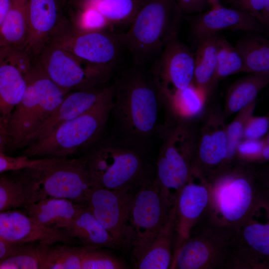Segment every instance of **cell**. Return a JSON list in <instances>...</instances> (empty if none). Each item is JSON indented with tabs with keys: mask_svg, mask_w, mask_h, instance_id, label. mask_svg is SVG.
I'll use <instances>...</instances> for the list:
<instances>
[{
	"mask_svg": "<svg viewBox=\"0 0 269 269\" xmlns=\"http://www.w3.org/2000/svg\"><path fill=\"white\" fill-rule=\"evenodd\" d=\"M256 100L238 112V114L226 129L229 164L236 162V152L240 142L244 139V132L248 120L253 116L256 105Z\"/></svg>",
	"mask_w": 269,
	"mask_h": 269,
	"instance_id": "cell-35",
	"label": "cell"
},
{
	"mask_svg": "<svg viewBox=\"0 0 269 269\" xmlns=\"http://www.w3.org/2000/svg\"><path fill=\"white\" fill-rule=\"evenodd\" d=\"M175 210H170L166 222L152 243L135 262L138 269H170L173 260L174 246Z\"/></svg>",
	"mask_w": 269,
	"mask_h": 269,
	"instance_id": "cell-25",
	"label": "cell"
},
{
	"mask_svg": "<svg viewBox=\"0 0 269 269\" xmlns=\"http://www.w3.org/2000/svg\"><path fill=\"white\" fill-rule=\"evenodd\" d=\"M218 34L197 39L194 55V71L192 83L206 98L211 94V86L217 68V39Z\"/></svg>",
	"mask_w": 269,
	"mask_h": 269,
	"instance_id": "cell-27",
	"label": "cell"
},
{
	"mask_svg": "<svg viewBox=\"0 0 269 269\" xmlns=\"http://www.w3.org/2000/svg\"><path fill=\"white\" fill-rule=\"evenodd\" d=\"M10 0H0V27L8 10Z\"/></svg>",
	"mask_w": 269,
	"mask_h": 269,
	"instance_id": "cell-45",
	"label": "cell"
},
{
	"mask_svg": "<svg viewBox=\"0 0 269 269\" xmlns=\"http://www.w3.org/2000/svg\"><path fill=\"white\" fill-rule=\"evenodd\" d=\"M182 15L174 0H141L129 30L123 33L125 47L135 65L145 66L177 37Z\"/></svg>",
	"mask_w": 269,
	"mask_h": 269,
	"instance_id": "cell-5",
	"label": "cell"
},
{
	"mask_svg": "<svg viewBox=\"0 0 269 269\" xmlns=\"http://www.w3.org/2000/svg\"><path fill=\"white\" fill-rule=\"evenodd\" d=\"M0 176V212L24 207L28 203L23 185L17 173Z\"/></svg>",
	"mask_w": 269,
	"mask_h": 269,
	"instance_id": "cell-34",
	"label": "cell"
},
{
	"mask_svg": "<svg viewBox=\"0 0 269 269\" xmlns=\"http://www.w3.org/2000/svg\"><path fill=\"white\" fill-rule=\"evenodd\" d=\"M259 34L248 32L234 46L242 58L243 72H269V41Z\"/></svg>",
	"mask_w": 269,
	"mask_h": 269,
	"instance_id": "cell-29",
	"label": "cell"
},
{
	"mask_svg": "<svg viewBox=\"0 0 269 269\" xmlns=\"http://www.w3.org/2000/svg\"><path fill=\"white\" fill-rule=\"evenodd\" d=\"M148 152L114 134H104L82 156L92 186L137 190L155 178Z\"/></svg>",
	"mask_w": 269,
	"mask_h": 269,
	"instance_id": "cell-3",
	"label": "cell"
},
{
	"mask_svg": "<svg viewBox=\"0 0 269 269\" xmlns=\"http://www.w3.org/2000/svg\"><path fill=\"white\" fill-rule=\"evenodd\" d=\"M206 183L210 192L207 217L235 233L255 212L269 207V180L255 163L237 160Z\"/></svg>",
	"mask_w": 269,
	"mask_h": 269,
	"instance_id": "cell-2",
	"label": "cell"
},
{
	"mask_svg": "<svg viewBox=\"0 0 269 269\" xmlns=\"http://www.w3.org/2000/svg\"><path fill=\"white\" fill-rule=\"evenodd\" d=\"M47 244L42 269H81L84 256L90 247L68 244Z\"/></svg>",
	"mask_w": 269,
	"mask_h": 269,
	"instance_id": "cell-31",
	"label": "cell"
},
{
	"mask_svg": "<svg viewBox=\"0 0 269 269\" xmlns=\"http://www.w3.org/2000/svg\"><path fill=\"white\" fill-rule=\"evenodd\" d=\"M235 233L206 216L192 227L170 269H230V247Z\"/></svg>",
	"mask_w": 269,
	"mask_h": 269,
	"instance_id": "cell-9",
	"label": "cell"
},
{
	"mask_svg": "<svg viewBox=\"0 0 269 269\" xmlns=\"http://www.w3.org/2000/svg\"><path fill=\"white\" fill-rule=\"evenodd\" d=\"M74 245L100 248H118L113 238L84 204L76 217L64 230Z\"/></svg>",
	"mask_w": 269,
	"mask_h": 269,
	"instance_id": "cell-24",
	"label": "cell"
},
{
	"mask_svg": "<svg viewBox=\"0 0 269 269\" xmlns=\"http://www.w3.org/2000/svg\"><path fill=\"white\" fill-rule=\"evenodd\" d=\"M263 208L235 233L230 247V269L269 268V219L265 222L258 219Z\"/></svg>",
	"mask_w": 269,
	"mask_h": 269,
	"instance_id": "cell-15",
	"label": "cell"
},
{
	"mask_svg": "<svg viewBox=\"0 0 269 269\" xmlns=\"http://www.w3.org/2000/svg\"><path fill=\"white\" fill-rule=\"evenodd\" d=\"M113 94L112 85L90 109L26 146L21 155L35 158H66L79 152L84 153L104 134Z\"/></svg>",
	"mask_w": 269,
	"mask_h": 269,
	"instance_id": "cell-4",
	"label": "cell"
},
{
	"mask_svg": "<svg viewBox=\"0 0 269 269\" xmlns=\"http://www.w3.org/2000/svg\"><path fill=\"white\" fill-rule=\"evenodd\" d=\"M171 208L164 202L154 179L136 191L129 215L126 244L135 262L152 243L166 222Z\"/></svg>",
	"mask_w": 269,
	"mask_h": 269,
	"instance_id": "cell-10",
	"label": "cell"
},
{
	"mask_svg": "<svg viewBox=\"0 0 269 269\" xmlns=\"http://www.w3.org/2000/svg\"><path fill=\"white\" fill-rule=\"evenodd\" d=\"M182 11L187 14H199L210 8L207 0H174Z\"/></svg>",
	"mask_w": 269,
	"mask_h": 269,
	"instance_id": "cell-42",
	"label": "cell"
},
{
	"mask_svg": "<svg viewBox=\"0 0 269 269\" xmlns=\"http://www.w3.org/2000/svg\"><path fill=\"white\" fill-rule=\"evenodd\" d=\"M269 129L268 116H252L247 121L244 132V139H261L265 137Z\"/></svg>",
	"mask_w": 269,
	"mask_h": 269,
	"instance_id": "cell-40",
	"label": "cell"
},
{
	"mask_svg": "<svg viewBox=\"0 0 269 269\" xmlns=\"http://www.w3.org/2000/svg\"><path fill=\"white\" fill-rule=\"evenodd\" d=\"M9 141L7 127L0 123V153H5L9 148Z\"/></svg>",
	"mask_w": 269,
	"mask_h": 269,
	"instance_id": "cell-44",
	"label": "cell"
},
{
	"mask_svg": "<svg viewBox=\"0 0 269 269\" xmlns=\"http://www.w3.org/2000/svg\"><path fill=\"white\" fill-rule=\"evenodd\" d=\"M269 83V72L252 73L240 78L229 88L224 116L237 113L256 100L259 92Z\"/></svg>",
	"mask_w": 269,
	"mask_h": 269,
	"instance_id": "cell-26",
	"label": "cell"
},
{
	"mask_svg": "<svg viewBox=\"0 0 269 269\" xmlns=\"http://www.w3.org/2000/svg\"><path fill=\"white\" fill-rule=\"evenodd\" d=\"M265 1L266 0H234L232 2L236 9L256 18L259 21L260 12Z\"/></svg>",
	"mask_w": 269,
	"mask_h": 269,
	"instance_id": "cell-41",
	"label": "cell"
},
{
	"mask_svg": "<svg viewBox=\"0 0 269 269\" xmlns=\"http://www.w3.org/2000/svg\"><path fill=\"white\" fill-rule=\"evenodd\" d=\"M34 58L46 75L67 93L98 87L110 78L52 43L47 45Z\"/></svg>",
	"mask_w": 269,
	"mask_h": 269,
	"instance_id": "cell-12",
	"label": "cell"
},
{
	"mask_svg": "<svg viewBox=\"0 0 269 269\" xmlns=\"http://www.w3.org/2000/svg\"><path fill=\"white\" fill-rule=\"evenodd\" d=\"M84 205L66 199L49 198L29 204L23 208L26 214L40 224L65 230Z\"/></svg>",
	"mask_w": 269,
	"mask_h": 269,
	"instance_id": "cell-23",
	"label": "cell"
},
{
	"mask_svg": "<svg viewBox=\"0 0 269 269\" xmlns=\"http://www.w3.org/2000/svg\"><path fill=\"white\" fill-rule=\"evenodd\" d=\"M0 238L16 245L33 243L74 245L64 230L45 226L24 212L14 209L0 212Z\"/></svg>",
	"mask_w": 269,
	"mask_h": 269,
	"instance_id": "cell-18",
	"label": "cell"
},
{
	"mask_svg": "<svg viewBox=\"0 0 269 269\" xmlns=\"http://www.w3.org/2000/svg\"><path fill=\"white\" fill-rule=\"evenodd\" d=\"M18 245L9 243L0 238V261L11 255Z\"/></svg>",
	"mask_w": 269,
	"mask_h": 269,
	"instance_id": "cell-43",
	"label": "cell"
},
{
	"mask_svg": "<svg viewBox=\"0 0 269 269\" xmlns=\"http://www.w3.org/2000/svg\"><path fill=\"white\" fill-rule=\"evenodd\" d=\"M127 268L118 257L103 248L90 247L85 253L81 269H123Z\"/></svg>",
	"mask_w": 269,
	"mask_h": 269,
	"instance_id": "cell-37",
	"label": "cell"
},
{
	"mask_svg": "<svg viewBox=\"0 0 269 269\" xmlns=\"http://www.w3.org/2000/svg\"><path fill=\"white\" fill-rule=\"evenodd\" d=\"M191 31L197 39L218 34L226 29L261 33L264 26L256 18L236 8L223 5L211 8L190 18Z\"/></svg>",
	"mask_w": 269,
	"mask_h": 269,
	"instance_id": "cell-21",
	"label": "cell"
},
{
	"mask_svg": "<svg viewBox=\"0 0 269 269\" xmlns=\"http://www.w3.org/2000/svg\"><path fill=\"white\" fill-rule=\"evenodd\" d=\"M228 0V1H231V2H232V1H233L234 0Z\"/></svg>",
	"mask_w": 269,
	"mask_h": 269,
	"instance_id": "cell-49",
	"label": "cell"
},
{
	"mask_svg": "<svg viewBox=\"0 0 269 269\" xmlns=\"http://www.w3.org/2000/svg\"><path fill=\"white\" fill-rule=\"evenodd\" d=\"M141 0H81L79 5L96 8L114 27L130 25Z\"/></svg>",
	"mask_w": 269,
	"mask_h": 269,
	"instance_id": "cell-30",
	"label": "cell"
},
{
	"mask_svg": "<svg viewBox=\"0 0 269 269\" xmlns=\"http://www.w3.org/2000/svg\"><path fill=\"white\" fill-rule=\"evenodd\" d=\"M269 138L268 134L266 137L265 143L262 150V157L264 162L269 160Z\"/></svg>",
	"mask_w": 269,
	"mask_h": 269,
	"instance_id": "cell-46",
	"label": "cell"
},
{
	"mask_svg": "<svg viewBox=\"0 0 269 269\" xmlns=\"http://www.w3.org/2000/svg\"><path fill=\"white\" fill-rule=\"evenodd\" d=\"M108 88L98 87L66 94L48 119L27 138L23 148L46 137L64 123L88 111L103 97Z\"/></svg>",
	"mask_w": 269,
	"mask_h": 269,
	"instance_id": "cell-22",
	"label": "cell"
},
{
	"mask_svg": "<svg viewBox=\"0 0 269 269\" xmlns=\"http://www.w3.org/2000/svg\"><path fill=\"white\" fill-rule=\"evenodd\" d=\"M70 24L81 32L113 31L114 26L95 8L80 5V8Z\"/></svg>",
	"mask_w": 269,
	"mask_h": 269,
	"instance_id": "cell-36",
	"label": "cell"
},
{
	"mask_svg": "<svg viewBox=\"0 0 269 269\" xmlns=\"http://www.w3.org/2000/svg\"><path fill=\"white\" fill-rule=\"evenodd\" d=\"M54 158H30L21 155L10 156L5 153H0V175L8 171H14L21 169L36 168L51 162Z\"/></svg>",
	"mask_w": 269,
	"mask_h": 269,
	"instance_id": "cell-38",
	"label": "cell"
},
{
	"mask_svg": "<svg viewBox=\"0 0 269 269\" xmlns=\"http://www.w3.org/2000/svg\"><path fill=\"white\" fill-rule=\"evenodd\" d=\"M4 48H0V59L1 57L2 54L3 53Z\"/></svg>",
	"mask_w": 269,
	"mask_h": 269,
	"instance_id": "cell-48",
	"label": "cell"
},
{
	"mask_svg": "<svg viewBox=\"0 0 269 269\" xmlns=\"http://www.w3.org/2000/svg\"><path fill=\"white\" fill-rule=\"evenodd\" d=\"M223 115L210 114L206 117L191 160V173L207 182L230 167L227 160L226 127Z\"/></svg>",
	"mask_w": 269,
	"mask_h": 269,
	"instance_id": "cell-13",
	"label": "cell"
},
{
	"mask_svg": "<svg viewBox=\"0 0 269 269\" xmlns=\"http://www.w3.org/2000/svg\"><path fill=\"white\" fill-rule=\"evenodd\" d=\"M267 135L261 139H243L237 148V160L255 163L264 162L262 150Z\"/></svg>",
	"mask_w": 269,
	"mask_h": 269,
	"instance_id": "cell-39",
	"label": "cell"
},
{
	"mask_svg": "<svg viewBox=\"0 0 269 269\" xmlns=\"http://www.w3.org/2000/svg\"><path fill=\"white\" fill-rule=\"evenodd\" d=\"M150 71L162 93L172 94L192 83L194 55L175 38L164 46Z\"/></svg>",
	"mask_w": 269,
	"mask_h": 269,
	"instance_id": "cell-16",
	"label": "cell"
},
{
	"mask_svg": "<svg viewBox=\"0 0 269 269\" xmlns=\"http://www.w3.org/2000/svg\"><path fill=\"white\" fill-rule=\"evenodd\" d=\"M211 8H215L222 5L220 0H207Z\"/></svg>",
	"mask_w": 269,
	"mask_h": 269,
	"instance_id": "cell-47",
	"label": "cell"
},
{
	"mask_svg": "<svg viewBox=\"0 0 269 269\" xmlns=\"http://www.w3.org/2000/svg\"><path fill=\"white\" fill-rule=\"evenodd\" d=\"M242 58L235 48L223 36L217 39V68L211 86V92L222 79L233 74L243 72Z\"/></svg>",
	"mask_w": 269,
	"mask_h": 269,
	"instance_id": "cell-32",
	"label": "cell"
},
{
	"mask_svg": "<svg viewBox=\"0 0 269 269\" xmlns=\"http://www.w3.org/2000/svg\"><path fill=\"white\" fill-rule=\"evenodd\" d=\"M68 23L62 21L56 0H28L27 36L23 49L36 57Z\"/></svg>",
	"mask_w": 269,
	"mask_h": 269,
	"instance_id": "cell-20",
	"label": "cell"
},
{
	"mask_svg": "<svg viewBox=\"0 0 269 269\" xmlns=\"http://www.w3.org/2000/svg\"><path fill=\"white\" fill-rule=\"evenodd\" d=\"M198 179L199 182H195L191 176L181 190L173 205L175 210L173 257L188 236L192 227L207 215L210 203L209 189L206 182Z\"/></svg>",
	"mask_w": 269,
	"mask_h": 269,
	"instance_id": "cell-19",
	"label": "cell"
},
{
	"mask_svg": "<svg viewBox=\"0 0 269 269\" xmlns=\"http://www.w3.org/2000/svg\"><path fill=\"white\" fill-rule=\"evenodd\" d=\"M0 59V123L6 127L26 88L33 57L24 49L4 47Z\"/></svg>",
	"mask_w": 269,
	"mask_h": 269,
	"instance_id": "cell-17",
	"label": "cell"
},
{
	"mask_svg": "<svg viewBox=\"0 0 269 269\" xmlns=\"http://www.w3.org/2000/svg\"><path fill=\"white\" fill-rule=\"evenodd\" d=\"M16 171L23 185L28 204L49 198H63L85 204L92 187L82 156L54 158L40 167Z\"/></svg>",
	"mask_w": 269,
	"mask_h": 269,
	"instance_id": "cell-6",
	"label": "cell"
},
{
	"mask_svg": "<svg viewBox=\"0 0 269 269\" xmlns=\"http://www.w3.org/2000/svg\"><path fill=\"white\" fill-rule=\"evenodd\" d=\"M25 79L23 96L7 123L9 148L12 149L23 148L68 93L46 75L34 59Z\"/></svg>",
	"mask_w": 269,
	"mask_h": 269,
	"instance_id": "cell-7",
	"label": "cell"
},
{
	"mask_svg": "<svg viewBox=\"0 0 269 269\" xmlns=\"http://www.w3.org/2000/svg\"><path fill=\"white\" fill-rule=\"evenodd\" d=\"M50 43L62 48L108 77L125 48L123 33L113 31L81 32L69 22L53 38Z\"/></svg>",
	"mask_w": 269,
	"mask_h": 269,
	"instance_id": "cell-11",
	"label": "cell"
},
{
	"mask_svg": "<svg viewBox=\"0 0 269 269\" xmlns=\"http://www.w3.org/2000/svg\"><path fill=\"white\" fill-rule=\"evenodd\" d=\"M46 244L19 245L15 251L0 261V269H42Z\"/></svg>",
	"mask_w": 269,
	"mask_h": 269,
	"instance_id": "cell-33",
	"label": "cell"
},
{
	"mask_svg": "<svg viewBox=\"0 0 269 269\" xmlns=\"http://www.w3.org/2000/svg\"><path fill=\"white\" fill-rule=\"evenodd\" d=\"M137 190L92 186L85 204L113 238L118 248L126 247L130 213Z\"/></svg>",
	"mask_w": 269,
	"mask_h": 269,
	"instance_id": "cell-14",
	"label": "cell"
},
{
	"mask_svg": "<svg viewBox=\"0 0 269 269\" xmlns=\"http://www.w3.org/2000/svg\"><path fill=\"white\" fill-rule=\"evenodd\" d=\"M28 0H10L0 27V48L24 49L27 36Z\"/></svg>",
	"mask_w": 269,
	"mask_h": 269,
	"instance_id": "cell-28",
	"label": "cell"
},
{
	"mask_svg": "<svg viewBox=\"0 0 269 269\" xmlns=\"http://www.w3.org/2000/svg\"><path fill=\"white\" fill-rule=\"evenodd\" d=\"M113 86V134L148 152L159 126L160 88L150 71L135 64L123 72Z\"/></svg>",
	"mask_w": 269,
	"mask_h": 269,
	"instance_id": "cell-1",
	"label": "cell"
},
{
	"mask_svg": "<svg viewBox=\"0 0 269 269\" xmlns=\"http://www.w3.org/2000/svg\"><path fill=\"white\" fill-rule=\"evenodd\" d=\"M157 134L162 143L156 162L154 181L164 202L171 208L192 176L191 160L194 145L184 124L159 126Z\"/></svg>",
	"mask_w": 269,
	"mask_h": 269,
	"instance_id": "cell-8",
	"label": "cell"
}]
</instances>
